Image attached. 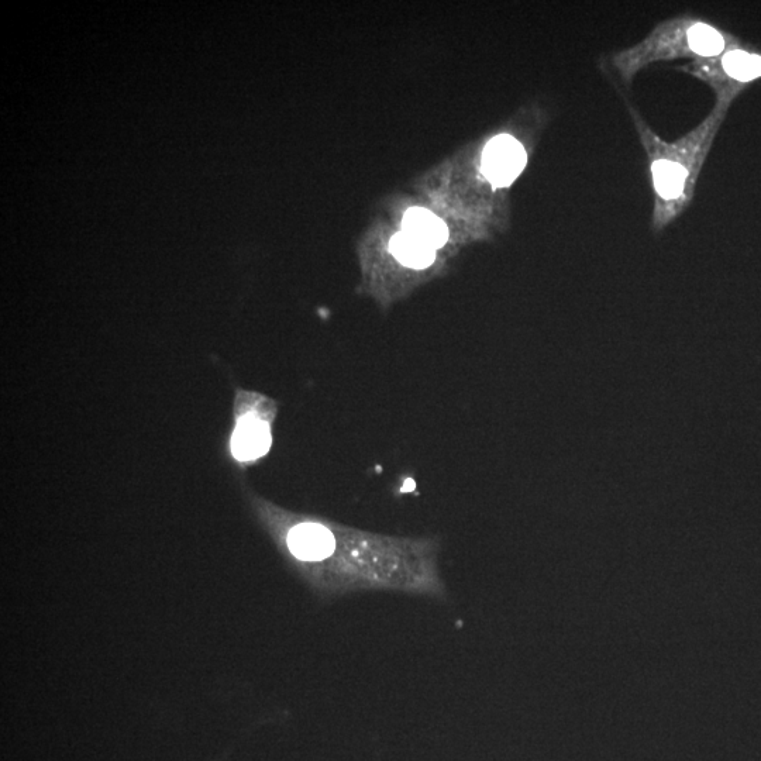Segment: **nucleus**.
Returning a JSON list of instances; mask_svg holds the SVG:
<instances>
[{
    "mask_svg": "<svg viewBox=\"0 0 761 761\" xmlns=\"http://www.w3.org/2000/svg\"><path fill=\"white\" fill-rule=\"evenodd\" d=\"M629 112L649 158L654 191L652 229L661 232L690 206L699 172L721 123L722 110L718 106L701 125L673 143L661 140L630 106Z\"/></svg>",
    "mask_w": 761,
    "mask_h": 761,
    "instance_id": "1",
    "label": "nucleus"
},
{
    "mask_svg": "<svg viewBox=\"0 0 761 761\" xmlns=\"http://www.w3.org/2000/svg\"><path fill=\"white\" fill-rule=\"evenodd\" d=\"M728 41L711 24L692 17L661 23L645 40L611 57V65L623 84L629 86L649 64L678 58H715L725 53Z\"/></svg>",
    "mask_w": 761,
    "mask_h": 761,
    "instance_id": "2",
    "label": "nucleus"
},
{
    "mask_svg": "<svg viewBox=\"0 0 761 761\" xmlns=\"http://www.w3.org/2000/svg\"><path fill=\"white\" fill-rule=\"evenodd\" d=\"M678 70L711 85L723 77L738 84H747L761 77V55L743 50H730L719 57L694 60Z\"/></svg>",
    "mask_w": 761,
    "mask_h": 761,
    "instance_id": "3",
    "label": "nucleus"
},
{
    "mask_svg": "<svg viewBox=\"0 0 761 761\" xmlns=\"http://www.w3.org/2000/svg\"><path fill=\"white\" fill-rule=\"evenodd\" d=\"M528 164L523 144L511 134H499L482 151L481 170L495 188L512 185Z\"/></svg>",
    "mask_w": 761,
    "mask_h": 761,
    "instance_id": "4",
    "label": "nucleus"
},
{
    "mask_svg": "<svg viewBox=\"0 0 761 761\" xmlns=\"http://www.w3.org/2000/svg\"><path fill=\"white\" fill-rule=\"evenodd\" d=\"M289 552L296 560L305 563H319L336 552V537L332 530L320 523H299L289 530L287 536Z\"/></svg>",
    "mask_w": 761,
    "mask_h": 761,
    "instance_id": "5",
    "label": "nucleus"
},
{
    "mask_svg": "<svg viewBox=\"0 0 761 761\" xmlns=\"http://www.w3.org/2000/svg\"><path fill=\"white\" fill-rule=\"evenodd\" d=\"M271 447L270 426L254 416L240 420L232 437L233 456L240 461H251L265 456Z\"/></svg>",
    "mask_w": 761,
    "mask_h": 761,
    "instance_id": "6",
    "label": "nucleus"
},
{
    "mask_svg": "<svg viewBox=\"0 0 761 761\" xmlns=\"http://www.w3.org/2000/svg\"><path fill=\"white\" fill-rule=\"evenodd\" d=\"M402 232L412 234L425 241L433 249H440L449 239V229L442 219L428 209L412 208L405 213Z\"/></svg>",
    "mask_w": 761,
    "mask_h": 761,
    "instance_id": "7",
    "label": "nucleus"
},
{
    "mask_svg": "<svg viewBox=\"0 0 761 761\" xmlns=\"http://www.w3.org/2000/svg\"><path fill=\"white\" fill-rule=\"evenodd\" d=\"M436 251L425 241L402 230L391 240L392 256L405 267L416 268V270H422L435 263Z\"/></svg>",
    "mask_w": 761,
    "mask_h": 761,
    "instance_id": "8",
    "label": "nucleus"
}]
</instances>
